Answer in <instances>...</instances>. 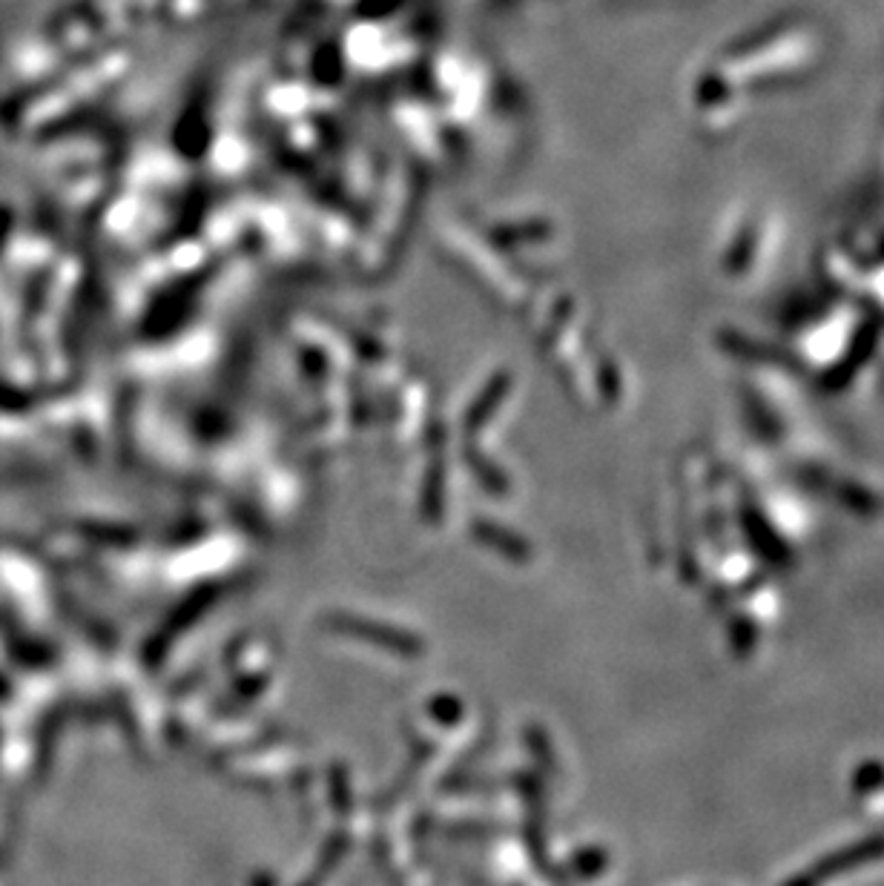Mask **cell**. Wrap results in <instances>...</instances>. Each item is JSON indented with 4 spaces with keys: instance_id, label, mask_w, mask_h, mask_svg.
I'll list each match as a JSON object with an SVG mask.
<instances>
[{
    "instance_id": "cell-1",
    "label": "cell",
    "mask_w": 884,
    "mask_h": 886,
    "mask_svg": "<svg viewBox=\"0 0 884 886\" xmlns=\"http://www.w3.org/2000/svg\"><path fill=\"white\" fill-rule=\"evenodd\" d=\"M884 858V835H870L864 841H855V844L841 846V850L830 852L827 858H821L819 864L810 869V878L819 884V880L827 878H839L844 873H853V869H862V866L873 864V861Z\"/></svg>"
},
{
    "instance_id": "cell-2",
    "label": "cell",
    "mask_w": 884,
    "mask_h": 886,
    "mask_svg": "<svg viewBox=\"0 0 884 886\" xmlns=\"http://www.w3.org/2000/svg\"><path fill=\"white\" fill-rule=\"evenodd\" d=\"M812 482L819 488H824L827 493L833 491L835 500L841 502L844 508H850V511H855V514H878L882 511V502H878V497H873V493H867L864 488L853 485V482H835V479L830 477H812Z\"/></svg>"
},
{
    "instance_id": "cell-3",
    "label": "cell",
    "mask_w": 884,
    "mask_h": 886,
    "mask_svg": "<svg viewBox=\"0 0 884 886\" xmlns=\"http://www.w3.org/2000/svg\"><path fill=\"white\" fill-rule=\"evenodd\" d=\"M744 520H747L744 522V529H747L755 551L764 554L769 563H781V559L787 557V548H784V545L778 543V536L767 529V522H764L758 514H753V511H744Z\"/></svg>"
},
{
    "instance_id": "cell-4",
    "label": "cell",
    "mask_w": 884,
    "mask_h": 886,
    "mask_svg": "<svg viewBox=\"0 0 884 886\" xmlns=\"http://www.w3.org/2000/svg\"><path fill=\"white\" fill-rule=\"evenodd\" d=\"M884 787V766L876 764V760H867V764L859 766V772L853 775V789L859 794H870L876 789Z\"/></svg>"
}]
</instances>
